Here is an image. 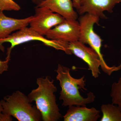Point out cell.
<instances>
[{
	"instance_id": "obj_16",
	"label": "cell",
	"mask_w": 121,
	"mask_h": 121,
	"mask_svg": "<svg viewBox=\"0 0 121 121\" xmlns=\"http://www.w3.org/2000/svg\"><path fill=\"white\" fill-rule=\"evenodd\" d=\"M10 60L9 56H7L4 61L0 60V74H2L4 72L8 70V63Z\"/></svg>"
},
{
	"instance_id": "obj_2",
	"label": "cell",
	"mask_w": 121,
	"mask_h": 121,
	"mask_svg": "<svg viewBox=\"0 0 121 121\" xmlns=\"http://www.w3.org/2000/svg\"><path fill=\"white\" fill-rule=\"evenodd\" d=\"M54 82L48 76L38 78V87L32 90L28 95L30 102H35L43 121H57L62 117L56 103L55 93L57 89Z\"/></svg>"
},
{
	"instance_id": "obj_15",
	"label": "cell",
	"mask_w": 121,
	"mask_h": 121,
	"mask_svg": "<svg viewBox=\"0 0 121 121\" xmlns=\"http://www.w3.org/2000/svg\"><path fill=\"white\" fill-rule=\"evenodd\" d=\"M20 9V5L13 0H0V12L18 11Z\"/></svg>"
},
{
	"instance_id": "obj_12",
	"label": "cell",
	"mask_w": 121,
	"mask_h": 121,
	"mask_svg": "<svg viewBox=\"0 0 121 121\" xmlns=\"http://www.w3.org/2000/svg\"><path fill=\"white\" fill-rule=\"evenodd\" d=\"M33 18L31 16L24 19H17L9 17L0 12V40L4 39L14 31L27 27Z\"/></svg>"
},
{
	"instance_id": "obj_9",
	"label": "cell",
	"mask_w": 121,
	"mask_h": 121,
	"mask_svg": "<svg viewBox=\"0 0 121 121\" xmlns=\"http://www.w3.org/2000/svg\"><path fill=\"white\" fill-rule=\"evenodd\" d=\"M80 8L78 12L80 15L86 13L106 19L104 12L111 13L115 5L121 3V0H79Z\"/></svg>"
},
{
	"instance_id": "obj_1",
	"label": "cell",
	"mask_w": 121,
	"mask_h": 121,
	"mask_svg": "<svg viewBox=\"0 0 121 121\" xmlns=\"http://www.w3.org/2000/svg\"><path fill=\"white\" fill-rule=\"evenodd\" d=\"M70 69L59 64L56 70V78L60 82L61 88L60 100L63 101L62 105L64 107L71 106H85L95 101V97L94 93L90 92L87 97L84 98L80 94L79 89L86 90L84 76L79 79L75 78L70 73Z\"/></svg>"
},
{
	"instance_id": "obj_13",
	"label": "cell",
	"mask_w": 121,
	"mask_h": 121,
	"mask_svg": "<svg viewBox=\"0 0 121 121\" xmlns=\"http://www.w3.org/2000/svg\"><path fill=\"white\" fill-rule=\"evenodd\" d=\"M103 114L100 121H121V110L114 104H103L101 106Z\"/></svg>"
},
{
	"instance_id": "obj_6",
	"label": "cell",
	"mask_w": 121,
	"mask_h": 121,
	"mask_svg": "<svg viewBox=\"0 0 121 121\" xmlns=\"http://www.w3.org/2000/svg\"><path fill=\"white\" fill-rule=\"evenodd\" d=\"M65 19L47 7H36L35 14L29 25L30 28L41 35H45L54 27Z\"/></svg>"
},
{
	"instance_id": "obj_7",
	"label": "cell",
	"mask_w": 121,
	"mask_h": 121,
	"mask_svg": "<svg viewBox=\"0 0 121 121\" xmlns=\"http://www.w3.org/2000/svg\"><path fill=\"white\" fill-rule=\"evenodd\" d=\"M80 25L76 20L65 19L48 32L46 38L70 43L79 40Z\"/></svg>"
},
{
	"instance_id": "obj_4",
	"label": "cell",
	"mask_w": 121,
	"mask_h": 121,
	"mask_svg": "<svg viewBox=\"0 0 121 121\" xmlns=\"http://www.w3.org/2000/svg\"><path fill=\"white\" fill-rule=\"evenodd\" d=\"M99 18L96 16L86 13L82 15L79 18L80 36L79 41L84 44H87L97 53L101 61V68L103 71L110 76L114 72L121 69V64L118 66H109L105 62L101 52L102 40L101 37L94 31L95 24L99 22Z\"/></svg>"
},
{
	"instance_id": "obj_17",
	"label": "cell",
	"mask_w": 121,
	"mask_h": 121,
	"mask_svg": "<svg viewBox=\"0 0 121 121\" xmlns=\"http://www.w3.org/2000/svg\"><path fill=\"white\" fill-rule=\"evenodd\" d=\"M3 107L1 102L0 101V121H12L11 116H9L3 113Z\"/></svg>"
},
{
	"instance_id": "obj_8",
	"label": "cell",
	"mask_w": 121,
	"mask_h": 121,
	"mask_svg": "<svg viewBox=\"0 0 121 121\" xmlns=\"http://www.w3.org/2000/svg\"><path fill=\"white\" fill-rule=\"evenodd\" d=\"M68 47L72 54L82 59L87 64L93 77L98 78L101 74L99 67L101 66V61L97 53L93 48L86 47L79 40L69 43Z\"/></svg>"
},
{
	"instance_id": "obj_19",
	"label": "cell",
	"mask_w": 121,
	"mask_h": 121,
	"mask_svg": "<svg viewBox=\"0 0 121 121\" xmlns=\"http://www.w3.org/2000/svg\"><path fill=\"white\" fill-rule=\"evenodd\" d=\"M32 0L33 2H34L35 4H39V3H40L43 0Z\"/></svg>"
},
{
	"instance_id": "obj_14",
	"label": "cell",
	"mask_w": 121,
	"mask_h": 121,
	"mask_svg": "<svg viewBox=\"0 0 121 121\" xmlns=\"http://www.w3.org/2000/svg\"><path fill=\"white\" fill-rule=\"evenodd\" d=\"M110 97L112 104L117 105L121 110V77L112 84Z\"/></svg>"
},
{
	"instance_id": "obj_5",
	"label": "cell",
	"mask_w": 121,
	"mask_h": 121,
	"mask_svg": "<svg viewBox=\"0 0 121 121\" xmlns=\"http://www.w3.org/2000/svg\"><path fill=\"white\" fill-rule=\"evenodd\" d=\"M32 41H40L46 46L54 48L57 50L62 51L67 55L72 54L69 50V43L49 39L40 35L30 27H27L17 30L16 32L11 34L6 38L0 40V50L4 52V48L2 44L6 42L10 43L11 46L8 48L7 56H11V51L15 46Z\"/></svg>"
},
{
	"instance_id": "obj_10",
	"label": "cell",
	"mask_w": 121,
	"mask_h": 121,
	"mask_svg": "<svg viewBox=\"0 0 121 121\" xmlns=\"http://www.w3.org/2000/svg\"><path fill=\"white\" fill-rule=\"evenodd\" d=\"M47 7L65 19L77 20L78 13L74 9L72 0H43L36 7Z\"/></svg>"
},
{
	"instance_id": "obj_18",
	"label": "cell",
	"mask_w": 121,
	"mask_h": 121,
	"mask_svg": "<svg viewBox=\"0 0 121 121\" xmlns=\"http://www.w3.org/2000/svg\"><path fill=\"white\" fill-rule=\"evenodd\" d=\"M74 8L78 11L80 8V1L79 0H72Z\"/></svg>"
},
{
	"instance_id": "obj_11",
	"label": "cell",
	"mask_w": 121,
	"mask_h": 121,
	"mask_svg": "<svg viewBox=\"0 0 121 121\" xmlns=\"http://www.w3.org/2000/svg\"><path fill=\"white\" fill-rule=\"evenodd\" d=\"M100 111L94 107L71 106L63 117L64 121H96L101 117Z\"/></svg>"
},
{
	"instance_id": "obj_3",
	"label": "cell",
	"mask_w": 121,
	"mask_h": 121,
	"mask_svg": "<svg viewBox=\"0 0 121 121\" xmlns=\"http://www.w3.org/2000/svg\"><path fill=\"white\" fill-rule=\"evenodd\" d=\"M3 113L13 117L19 121H39L42 119L41 113L36 106L31 104L28 96L17 91L1 101Z\"/></svg>"
}]
</instances>
